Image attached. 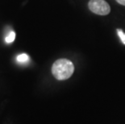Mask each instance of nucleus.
I'll list each match as a JSON object with an SVG mask.
<instances>
[{
  "instance_id": "obj_1",
  "label": "nucleus",
  "mask_w": 125,
  "mask_h": 124,
  "mask_svg": "<svg viewBox=\"0 0 125 124\" xmlns=\"http://www.w3.org/2000/svg\"><path fill=\"white\" fill-rule=\"evenodd\" d=\"M74 65L70 60L58 59L53 63L52 66V73L53 76L59 81L69 79L73 75Z\"/></svg>"
},
{
  "instance_id": "obj_2",
  "label": "nucleus",
  "mask_w": 125,
  "mask_h": 124,
  "mask_svg": "<svg viewBox=\"0 0 125 124\" xmlns=\"http://www.w3.org/2000/svg\"><path fill=\"white\" fill-rule=\"evenodd\" d=\"M88 7L90 11L99 15H107L111 11V7L105 0H90Z\"/></svg>"
},
{
  "instance_id": "obj_3",
  "label": "nucleus",
  "mask_w": 125,
  "mask_h": 124,
  "mask_svg": "<svg viewBox=\"0 0 125 124\" xmlns=\"http://www.w3.org/2000/svg\"><path fill=\"white\" fill-rule=\"evenodd\" d=\"M17 60L20 63H26L29 60V57L25 53L20 54L17 57Z\"/></svg>"
},
{
  "instance_id": "obj_4",
  "label": "nucleus",
  "mask_w": 125,
  "mask_h": 124,
  "mask_svg": "<svg viewBox=\"0 0 125 124\" xmlns=\"http://www.w3.org/2000/svg\"><path fill=\"white\" fill-rule=\"evenodd\" d=\"M15 39V31H10V34L6 37V42L8 44L12 43Z\"/></svg>"
},
{
  "instance_id": "obj_5",
  "label": "nucleus",
  "mask_w": 125,
  "mask_h": 124,
  "mask_svg": "<svg viewBox=\"0 0 125 124\" xmlns=\"http://www.w3.org/2000/svg\"><path fill=\"white\" fill-rule=\"evenodd\" d=\"M117 32H118V36H119V38H120L122 43L125 44V33L121 29H117Z\"/></svg>"
},
{
  "instance_id": "obj_6",
  "label": "nucleus",
  "mask_w": 125,
  "mask_h": 124,
  "mask_svg": "<svg viewBox=\"0 0 125 124\" xmlns=\"http://www.w3.org/2000/svg\"><path fill=\"white\" fill-rule=\"evenodd\" d=\"M117 2H119V4L123 5V6H125V0H116Z\"/></svg>"
}]
</instances>
